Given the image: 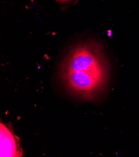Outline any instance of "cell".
<instances>
[{"instance_id":"1","label":"cell","mask_w":139,"mask_h":157,"mask_svg":"<svg viewBox=\"0 0 139 157\" xmlns=\"http://www.w3.org/2000/svg\"><path fill=\"white\" fill-rule=\"evenodd\" d=\"M108 76V65L102 46L95 41L72 47L60 67V76L73 95L92 100L101 92Z\"/></svg>"},{"instance_id":"2","label":"cell","mask_w":139,"mask_h":157,"mask_svg":"<svg viewBox=\"0 0 139 157\" xmlns=\"http://www.w3.org/2000/svg\"><path fill=\"white\" fill-rule=\"evenodd\" d=\"M22 150L19 139L6 127L1 123V156H21Z\"/></svg>"},{"instance_id":"3","label":"cell","mask_w":139,"mask_h":157,"mask_svg":"<svg viewBox=\"0 0 139 157\" xmlns=\"http://www.w3.org/2000/svg\"><path fill=\"white\" fill-rule=\"evenodd\" d=\"M57 1H59V2H68V1H70V0H57Z\"/></svg>"}]
</instances>
